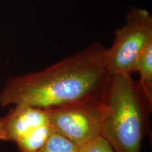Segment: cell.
Segmentation results:
<instances>
[{"mask_svg":"<svg viewBox=\"0 0 152 152\" xmlns=\"http://www.w3.org/2000/svg\"><path fill=\"white\" fill-rule=\"evenodd\" d=\"M0 91H1V90H0Z\"/></svg>","mask_w":152,"mask_h":152,"instance_id":"cell-10","label":"cell"},{"mask_svg":"<svg viewBox=\"0 0 152 152\" xmlns=\"http://www.w3.org/2000/svg\"><path fill=\"white\" fill-rule=\"evenodd\" d=\"M105 102L108 111L101 137L115 152H141L152 100L132 75H118L111 76Z\"/></svg>","mask_w":152,"mask_h":152,"instance_id":"cell-2","label":"cell"},{"mask_svg":"<svg viewBox=\"0 0 152 152\" xmlns=\"http://www.w3.org/2000/svg\"><path fill=\"white\" fill-rule=\"evenodd\" d=\"M106 49L94 42L41 71L10 77L0 91V106L46 109L83 100H105L111 77Z\"/></svg>","mask_w":152,"mask_h":152,"instance_id":"cell-1","label":"cell"},{"mask_svg":"<svg viewBox=\"0 0 152 152\" xmlns=\"http://www.w3.org/2000/svg\"><path fill=\"white\" fill-rule=\"evenodd\" d=\"M49 123L45 109L15 105L0 118V140L16 142L30 131Z\"/></svg>","mask_w":152,"mask_h":152,"instance_id":"cell-5","label":"cell"},{"mask_svg":"<svg viewBox=\"0 0 152 152\" xmlns=\"http://www.w3.org/2000/svg\"><path fill=\"white\" fill-rule=\"evenodd\" d=\"M54 129L49 123L37 127L16 142L18 152H35L47 143Z\"/></svg>","mask_w":152,"mask_h":152,"instance_id":"cell-6","label":"cell"},{"mask_svg":"<svg viewBox=\"0 0 152 152\" xmlns=\"http://www.w3.org/2000/svg\"><path fill=\"white\" fill-rule=\"evenodd\" d=\"M152 45V16L147 9L133 7L125 23L114 32L112 45L106 49V63L111 76L136 73L142 53Z\"/></svg>","mask_w":152,"mask_h":152,"instance_id":"cell-3","label":"cell"},{"mask_svg":"<svg viewBox=\"0 0 152 152\" xmlns=\"http://www.w3.org/2000/svg\"><path fill=\"white\" fill-rule=\"evenodd\" d=\"M45 110L53 128L80 146L101 136L108 107L105 100L88 99Z\"/></svg>","mask_w":152,"mask_h":152,"instance_id":"cell-4","label":"cell"},{"mask_svg":"<svg viewBox=\"0 0 152 152\" xmlns=\"http://www.w3.org/2000/svg\"><path fill=\"white\" fill-rule=\"evenodd\" d=\"M77 149L78 146L54 130L47 143L35 152H77Z\"/></svg>","mask_w":152,"mask_h":152,"instance_id":"cell-8","label":"cell"},{"mask_svg":"<svg viewBox=\"0 0 152 152\" xmlns=\"http://www.w3.org/2000/svg\"><path fill=\"white\" fill-rule=\"evenodd\" d=\"M77 152H115L105 139L98 137L78 146Z\"/></svg>","mask_w":152,"mask_h":152,"instance_id":"cell-9","label":"cell"},{"mask_svg":"<svg viewBox=\"0 0 152 152\" xmlns=\"http://www.w3.org/2000/svg\"><path fill=\"white\" fill-rule=\"evenodd\" d=\"M137 72L140 73L139 84L152 100V45L144 51L138 61Z\"/></svg>","mask_w":152,"mask_h":152,"instance_id":"cell-7","label":"cell"}]
</instances>
